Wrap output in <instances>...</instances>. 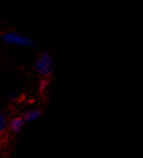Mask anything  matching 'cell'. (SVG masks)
Masks as SVG:
<instances>
[{
    "label": "cell",
    "mask_w": 143,
    "mask_h": 158,
    "mask_svg": "<svg viewBox=\"0 0 143 158\" xmlns=\"http://www.w3.org/2000/svg\"><path fill=\"white\" fill-rule=\"evenodd\" d=\"M6 126H7V119H6L5 114L0 111V133L5 130Z\"/></svg>",
    "instance_id": "5b68a950"
},
{
    "label": "cell",
    "mask_w": 143,
    "mask_h": 158,
    "mask_svg": "<svg viewBox=\"0 0 143 158\" xmlns=\"http://www.w3.org/2000/svg\"><path fill=\"white\" fill-rule=\"evenodd\" d=\"M2 40L7 44L10 45H19V46H27L31 44V40L27 37L18 33H7L2 36Z\"/></svg>",
    "instance_id": "7a4b0ae2"
},
{
    "label": "cell",
    "mask_w": 143,
    "mask_h": 158,
    "mask_svg": "<svg viewBox=\"0 0 143 158\" xmlns=\"http://www.w3.org/2000/svg\"><path fill=\"white\" fill-rule=\"evenodd\" d=\"M40 114H42V112H40V110H38V109L28 110V111L24 114L23 120H24V122H28V123H30V122H33L34 120H36Z\"/></svg>",
    "instance_id": "3957f363"
},
{
    "label": "cell",
    "mask_w": 143,
    "mask_h": 158,
    "mask_svg": "<svg viewBox=\"0 0 143 158\" xmlns=\"http://www.w3.org/2000/svg\"><path fill=\"white\" fill-rule=\"evenodd\" d=\"M24 120L23 118H20V117H17V118H13L11 121H10V128H11L12 131L14 132H18L20 131L24 126Z\"/></svg>",
    "instance_id": "277c9868"
},
{
    "label": "cell",
    "mask_w": 143,
    "mask_h": 158,
    "mask_svg": "<svg viewBox=\"0 0 143 158\" xmlns=\"http://www.w3.org/2000/svg\"><path fill=\"white\" fill-rule=\"evenodd\" d=\"M36 69L43 77H48L53 70V60L48 54H43L36 62Z\"/></svg>",
    "instance_id": "6da1fadb"
}]
</instances>
